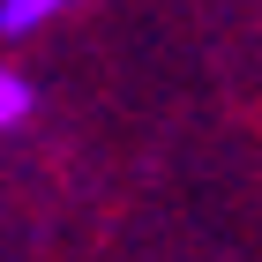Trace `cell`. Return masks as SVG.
<instances>
[{
  "label": "cell",
  "mask_w": 262,
  "mask_h": 262,
  "mask_svg": "<svg viewBox=\"0 0 262 262\" xmlns=\"http://www.w3.org/2000/svg\"><path fill=\"white\" fill-rule=\"evenodd\" d=\"M23 120H30V82L15 68H0V135H15Z\"/></svg>",
  "instance_id": "2"
},
{
  "label": "cell",
  "mask_w": 262,
  "mask_h": 262,
  "mask_svg": "<svg viewBox=\"0 0 262 262\" xmlns=\"http://www.w3.org/2000/svg\"><path fill=\"white\" fill-rule=\"evenodd\" d=\"M75 0H0V38H30V30H45L53 15H68Z\"/></svg>",
  "instance_id": "1"
}]
</instances>
